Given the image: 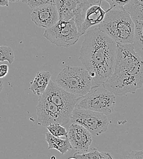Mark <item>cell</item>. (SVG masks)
Segmentation results:
<instances>
[{"label":"cell","instance_id":"obj_18","mask_svg":"<svg viewBox=\"0 0 143 159\" xmlns=\"http://www.w3.org/2000/svg\"><path fill=\"white\" fill-rule=\"evenodd\" d=\"M69 159H111L113 157L108 152H101L97 149L92 148L91 151L75 152L73 157Z\"/></svg>","mask_w":143,"mask_h":159},{"label":"cell","instance_id":"obj_16","mask_svg":"<svg viewBox=\"0 0 143 159\" xmlns=\"http://www.w3.org/2000/svg\"><path fill=\"white\" fill-rule=\"evenodd\" d=\"M135 33L133 45L135 52L143 61V21L135 20Z\"/></svg>","mask_w":143,"mask_h":159},{"label":"cell","instance_id":"obj_24","mask_svg":"<svg viewBox=\"0 0 143 159\" xmlns=\"http://www.w3.org/2000/svg\"><path fill=\"white\" fill-rule=\"evenodd\" d=\"M9 72V66L6 64L0 65V79L5 77Z\"/></svg>","mask_w":143,"mask_h":159},{"label":"cell","instance_id":"obj_21","mask_svg":"<svg viewBox=\"0 0 143 159\" xmlns=\"http://www.w3.org/2000/svg\"><path fill=\"white\" fill-rule=\"evenodd\" d=\"M28 6L31 9H35L48 4H55V0H28Z\"/></svg>","mask_w":143,"mask_h":159},{"label":"cell","instance_id":"obj_30","mask_svg":"<svg viewBox=\"0 0 143 159\" xmlns=\"http://www.w3.org/2000/svg\"><path fill=\"white\" fill-rule=\"evenodd\" d=\"M137 1L139 2H143V0H137Z\"/></svg>","mask_w":143,"mask_h":159},{"label":"cell","instance_id":"obj_8","mask_svg":"<svg viewBox=\"0 0 143 159\" xmlns=\"http://www.w3.org/2000/svg\"><path fill=\"white\" fill-rule=\"evenodd\" d=\"M36 110L38 124L42 126L53 124L64 125L70 121V115L42 96L39 98Z\"/></svg>","mask_w":143,"mask_h":159},{"label":"cell","instance_id":"obj_22","mask_svg":"<svg viewBox=\"0 0 143 159\" xmlns=\"http://www.w3.org/2000/svg\"><path fill=\"white\" fill-rule=\"evenodd\" d=\"M108 2L109 4V9L123 8V6L128 4L131 0H102Z\"/></svg>","mask_w":143,"mask_h":159},{"label":"cell","instance_id":"obj_29","mask_svg":"<svg viewBox=\"0 0 143 159\" xmlns=\"http://www.w3.org/2000/svg\"><path fill=\"white\" fill-rule=\"evenodd\" d=\"M27 1H28V0H22V2H24V3H26Z\"/></svg>","mask_w":143,"mask_h":159},{"label":"cell","instance_id":"obj_28","mask_svg":"<svg viewBox=\"0 0 143 159\" xmlns=\"http://www.w3.org/2000/svg\"><path fill=\"white\" fill-rule=\"evenodd\" d=\"M19 1H21V0H9V2H16Z\"/></svg>","mask_w":143,"mask_h":159},{"label":"cell","instance_id":"obj_3","mask_svg":"<svg viewBox=\"0 0 143 159\" xmlns=\"http://www.w3.org/2000/svg\"><path fill=\"white\" fill-rule=\"evenodd\" d=\"M98 28L116 43H133L135 23L123 8L108 9Z\"/></svg>","mask_w":143,"mask_h":159},{"label":"cell","instance_id":"obj_1","mask_svg":"<svg viewBox=\"0 0 143 159\" xmlns=\"http://www.w3.org/2000/svg\"><path fill=\"white\" fill-rule=\"evenodd\" d=\"M117 43L98 27L86 32L79 59L96 84H103L111 75Z\"/></svg>","mask_w":143,"mask_h":159},{"label":"cell","instance_id":"obj_15","mask_svg":"<svg viewBox=\"0 0 143 159\" xmlns=\"http://www.w3.org/2000/svg\"><path fill=\"white\" fill-rule=\"evenodd\" d=\"M45 139L48 144V149H55L58 151L62 155L67 153L72 149L67 137L65 139H61L60 137L53 136L48 132L45 134Z\"/></svg>","mask_w":143,"mask_h":159},{"label":"cell","instance_id":"obj_5","mask_svg":"<svg viewBox=\"0 0 143 159\" xmlns=\"http://www.w3.org/2000/svg\"><path fill=\"white\" fill-rule=\"evenodd\" d=\"M116 104V96L103 85L96 84L82 97L75 107L88 110L105 115H110Z\"/></svg>","mask_w":143,"mask_h":159},{"label":"cell","instance_id":"obj_26","mask_svg":"<svg viewBox=\"0 0 143 159\" xmlns=\"http://www.w3.org/2000/svg\"><path fill=\"white\" fill-rule=\"evenodd\" d=\"M9 0H0V6L7 7L9 6Z\"/></svg>","mask_w":143,"mask_h":159},{"label":"cell","instance_id":"obj_17","mask_svg":"<svg viewBox=\"0 0 143 159\" xmlns=\"http://www.w3.org/2000/svg\"><path fill=\"white\" fill-rule=\"evenodd\" d=\"M123 9L130 14L133 20L143 21V2L137 0H131L123 6Z\"/></svg>","mask_w":143,"mask_h":159},{"label":"cell","instance_id":"obj_10","mask_svg":"<svg viewBox=\"0 0 143 159\" xmlns=\"http://www.w3.org/2000/svg\"><path fill=\"white\" fill-rule=\"evenodd\" d=\"M42 96L53 102L70 116L77 103L82 98V97L77 96L66 91L51 80H50L45 92Z\"/></svg>","mask_w":143,"mask_h":159},{"label":"cell","instance_id":"obj_20","mask_svg":"<svg viewBox=\"0 0 143 159\" xmlns=\"http://www.w3.org/2000/svg\"><path fill=\"white\" fill-rule=\"evenodd\" d=\"M48 132L55 137H67V132L65 127L59 124H53L46 127Z\"/></svg>","mask_w":143,"mask_h":159},{"label":"cell","instance_id":"obj_4","mask_svg":"<svg viewBox=\"0 0 143 159\" xmlns=\"http://www.w3.org/2000/svg\"><path fill=\"white\" fill-rule=\"evenodd\" d=\"M92 79L84 67L67 66L58 74L55 83L66 91L83 97L91 89Z\"/></svg>","mask_w":143,"mask_h":159},{"label":"cell","instance_id":"obj_14","mask_svg":"<svg viewBox=\"0 0 143 159\" xmlns=\"http://www.w3.org/2000/svg\"><path fill=\"white\" fill-rule=\"evenodd\" d=\"M51 74L48 71H41L36 74L34 79L30 82L29 89L35 95L40 97L45 92L50 80Z\"/></svg>","mask_w":143,"mask_h":159},{"label":"cell","instance_id":"obj_19","mask_svg":"<svg viewBox=\"0 0 143 159\" xmlns=\"http://www.w3.org/2000/svg\"><path fill=\"white\" fill-rule=\"evenodd\" d=\"M14 53L12 48L7 46H0V62L7 61L12 64L14 61Z\"/></svg>","mask_w":143,"mask_h":159},{"label":"cell","instance_id":"obj_11","mask_svg":"<svg viewBox=\"0 0 143 159\" xmlns=\"http://www.w3.org/2000/svg\"><path fill=\"white\" fill-rule=\"evenodd\" d=\"M67 139L72 148L79 152H87L92 141V134L84 127L72 123L67 132Z\"/></svg>","mask_w":143,"mask_h":159},{"label":"cell","instance_id":"obj_6","mask_svg":"<svg viewBox=\"0 0 143 159\" xmlns=\"http://www.w3.org/2000/svg\"><path fill=\"white\" fill-rule=\"evenodd\" d=\"M43 36L59 47H69L73 45L81 36L74 19L58 20L53 26L46 29Z\"/></svg>","mask_w":143,"mask_h":159},{"label":"cell","instance_id":"obj_7","mask_svg":"<svg viewBox=\"0 0 143 159\" xmlns=\"http://www.w3.org/2000/svg\"><path fill=\"white\" fill-rule=\"evenodd\" d=\"M70 121L81 125L92 136H99L106 132L109 124L106 115L77 107L72 112Z\"/></svg>","mask_w":143,"mask_h":159},{"label":"cell","instance_id":"obj_9","mask_svg":"<svg viewBox=\"0 0 143 159\" xmlns=\"http://www.w3.org/2000/svg\"><path fill=\"white\" fill-rule=\"evenodd\" d=\"M60 20L74 19L78 30H80L86 12L91 6L88 0H55Z\"/></svg>","mask_w":143,"mask_h":159},{"label":"cell","instance_id":"obj_23","mask_svg":"<svg viewBox=\"0 0 143 159\" xmlns=\"http://www.w3.org/2000/svg\"><path fill=\"white\" fill-rule=\"evenodd\" d=\"M126 159H143V151H133L132 152L128 154Z\"/></svg>","mask_w":143,"mask_h":159},{"label":"cell","instance_id":"obj_13","mask_svg":"<svg viewBox=\"0 0 143 159\" xmlns=\"http://www.w3.org/2000/svg\"><path fill=\"white\" fill-rule=\"evenodd\" d=\"M106 13V11H105L101 5H91L86 12L84 19L79 31L80 35L82 36L90 27L100 24L103 20Z\"/></svg>","mask_w":143,"mask_h":159},{"label":"cell","instance_id":"obj_2","mask_svg":"<svg viewBox=\"0 0 143 159\" xmlns=\"http://www.w3.org/2000/svg\"><path fill=\"white\" fill-rule=\"evenodd\" d=\"M103 85L115 96L135 94L143 85V61L133 43H117L114 68Z\"/></svg>","mask_w":143,"mask_h":159},{"label":"cell","instance_id":"obj_12","mask_svg":"<svg viewBox=\"0 0 143 159\" xmlns=\"http://www.w3.org/2000/svg\"><path fill=\"white\" fill-rule=\"evenodd\" d=\"M31 20L38 27L48 29L60 20L59 13L55 4H48L33 9Z\"/></svg>","mask_w":143,"mask_h":159},{"label":"cell","instance_id":"obj_25","mask_svg":"<svg viewBox=\"0 0 143 159\" xmlns=\"http://www.w3.org/2000/svg\"><path fill=\"white\" fill-rule=\"evenodd\" d=\"M88 1L91 5H94V4L101 5L102 2V0H88Z\"/></svg>","mask_w":143,"mask_h":159},{"label":"cell","instance_id":"obj_27","mask_svg":"<svg viewBox=\"0 0 143 159\" xmlns=\"http://www.w3.org/2000/svg\"><path fill=\"white\" fill-rule=\"evenodd\" d=\"M2 88H3V83H2V81H1V79H0V93L1 92Z\"/></svg>","mask_w":143,"mask_h":159}]
</instances>
